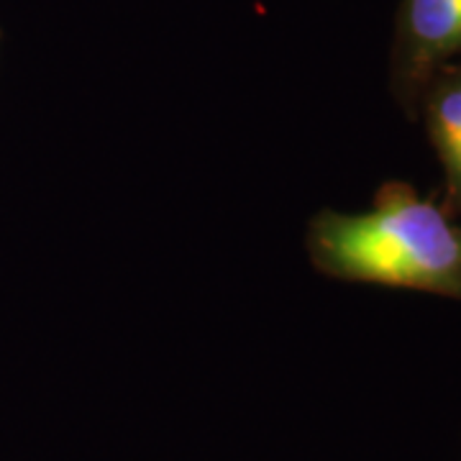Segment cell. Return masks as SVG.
<instances>
[{
    "label": "cell",
    "mask_w": 461,
    "mask_h": 461,
    "mask_svg": "<svg viewBox=\"0 0 461 461\" xmlns=\"http://www.w3.org/2000/svg\"><path fill=\"white\" fill-rule=\"evenodd\" d=\"M305 247L333 280L461 300V223L408 182H384L362 213L313 215Z\"/></svg>",
    "instance_id": "6da1fadb"
},
{
    "label": "cell",
    "mask_w": 461,
    "mask_h": 461,
    "mask_svg": "<svg viewBox=\"0 0 461 461\" xmlns=\"http://www.w3.org/2000/svg\"><path fill=\"white\" fill-rule=\"evenodd\" d=\"M461 57V0H402L390 59L393 95L415 115L436 69Z\"/></svg>",
    "instance_id": "7a4b0ae2"
},
{
    "label": "cell",
    "mask_w": 461,
    "mask_h": 461,
    "mask_svg": "<svg viewBox=\"0 0 461 461\" xmlns=\"http://www.w3.org/2000/svg\"><path fill=\"white\" fill-rule=\"evenodd\" d=\"M415 115L423 118L430 147L444 169L441 205L451 218H461V57L433 72Z\"/></svg>",
    "instance_id": "3957f363"
}]
</instances>
